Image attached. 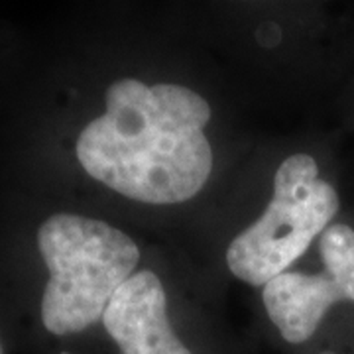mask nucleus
<instances>
[{"label": "nucleus", "mask_w": 354, "mask_h": 354, "mask_svg": "<svg viewBox=\"0 0 354 354\" xmlns=\"http://www.w3.org/2000/svg\"><path fill=\"white\" fill-rule=\"evenodd\" d=\"M319 252L325 274L341 286L348 301H354V228L348 225L325 228L319 241Z\"/></svg>", "instance_id": "6"}, {"label": "nucleus", "mask_w": 354, "mask_h": 354, "mask_svg": "<svg viewBox=\"0 0 354 354\" xmlns=\"http://www.w3.org/2000/svg\"><path fill=\"white\" fill-rule=\"evenodd\" d=\"M32 248L44 268L36 319L51 341L77 337L102 321L140 260L127 232L71 211L44 216L32 232Z\"/></svg>", "instance_id": "2"}, {"label": "nucleus", "mask_w": 354, "mask_h": 354, "mask_svg": "<svg viewBox=\"0 0 354 354\" xmlns=\"http://www.w3.org/2000/svg\"><path fill=\"white\" fill-rule=\"evenodd\" d=\"M0 354H6V346H4V341H2V337H0Z\"/></svg>", "instance_id": "7"}, {"label": "nucleus", "mask_w": 354, "mask_h": 354, "mask_svg": "<svg viewBox=\"0 0 354 354\" xmlns=\"http://www.w3.org/2000/svg\"><path fill=\"white\" fill-rule=\"evenodd\" d=\"M339 205V193L319 177L315 160L293 153L279 164L274 195L262 216L230 242L228 270L250 286H266L304 256L329 227Z\"/></svg>", "instance_id": "3"}, {"label": "nucleus", "mask_w": 354, "mask_h": 354, "mask_svg": "<svg viewBox=\"0 0 354 354\" xmlns=\"http://www.w3.org/2000/svg\"><path fill=\"white\" fill-rule=\"evenodd\" d=\"M102 325L120 354H193L171 329L164 286L150 270L132 274L114 293Z\"/></svg>", "instance_id": "4"}, {"label": "nucleus", "mask_w": 354, "mask_h": 354, "mask_svg": "<svg viewBox=\"0 0 354 354\" xmlns=\"http://www.w3.org/2000/svg\"><path fill=\"white\" fill-rule=\"evenodd\" d=\"M209 120L211 106L195 91L127 77L109 85L104 113L77 134L73 152L87 176L128 199L176 205L213 171Z\"/></svg>", "instance_id": "1"}, {"label": "nucleus", "mask_w": 354, "mask_h": 354, "mask_svg": "<svg viewBox=\"0 0 354 354\" xmlns=\"http://www.w3.org/2000/svg\"><path fill=\"white\" fill-rule=\"evenodd\" d=\"M268 317L291 344L309 341L330 307L346 299L335 279L323 274L283 272L264 286Z\"/></svg>", "instance_id": "5"}]
</instances>
